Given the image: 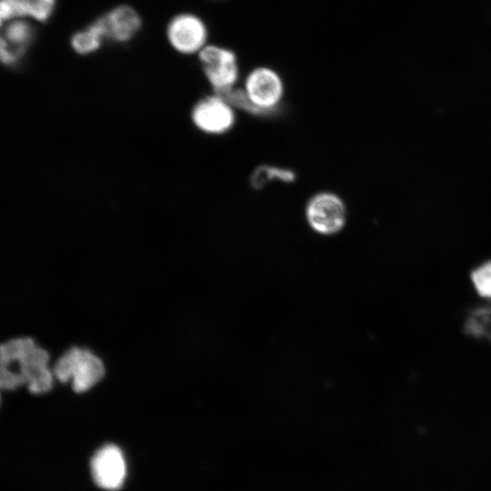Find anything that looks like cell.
Segmentation results:
<instances>
[{
  "label": "cell",
  "instance_id": "11",
  "mask_svg": "<svg viewBox=\"0 0 491 491\" xmlns=\"http://www.w3.org/2000/svg\"><path fill=\"white\" fill-rule=\"evenodd\" d=\"M57 0H0V25L13 19L45 24L55 14Z\"/></svg>",
  "mask_w": 491,
  "mask_h": 491
},
{
  "label": "cell",
  "instance_id": "7",
  "mask_svg": "<svg viewBox=\"0 0 491 491\" xmlns=\"http://www.w3.org/2000/svg\"><path fill=\"white\" fill-rule=\"evenodd\" d=\"M194 124L210 135H222L235 124V108L221 95L214 93L199 99L192 110Z\"/></svg>",
  "mask_w": 491,
  "mask_h": 491
},
{
  "label": "cell",
  "instance_id": "1",
  "mask_svg": "<svg viewBox=\"0 0 491 491\" xmlns=\"http://www.w3.org/2000/svg\"><path fill=\"white\" fill-rule=\"evenodd\" d=\"M48 353L38 347L33 339L20 337L0 346V365L15 364V373H0L2 389L12 390L26 385L31 393H45L51 389L53 375L47 366Z\"/></svg>",
  "mask_w": 491,
  "mask_h": 491
},
{
  "label": "cell",
  "instance_id": "10",
  "mask_svg": "<svg viewBox=\"0 0 491 491\" xmlns=\"http://www.w3.org/2000/svg\"><path fill=\"white\" fill-rule=\"evenodd\" d=\"M94 482L102 489H119L126 476V463L122 450L106 444L95 451L90 463Z\"/></svg>",
  "mask_w": 491,
  "mask_h": 491
},
{
  "label": "cell",
  "instance_id": "8",
  "mask_svg": "<svg viewBox=\"0 0 491 491\" xmlns=\"http://www.w3.org/2000/svg\"><path fill=\"white\" fill-rule=\"evenodd\" d=\"M105 41L125 45L141 32L144 20L136 8L128 4L116 5L95 18Z\"/></svg>",
  "mask_w": 491,
  "mask_h": 491
},
{
  "label": "cell",
  "instance_id": "15",
  "mask_svg": "<svg viewBox=\"0 0 491 491\" xmlns=\"http://www.w3.org/2000/svg\"><path fill=\"white\" fill-rule=\"evenodd\" d=\"M469 277L476 294L491 301V259L476 266Z\"/></svg>",
  "mask_w": 491,
  "mask_h": 491
},
{
  "label": "cell",
  "instance_id": "13",
  "mask_svg": "<svg viewBox=\"0 0 491 491\" xmlns=\"http://www.w3.org/2000/svg\"><path fill=\"white\" fill-rule=\"evenodd\" d=\"M463 331L470 337L491 343V302L475 306L466 313Z\"/></svg>",
  "mask_w": 491,
  "mask_h": 491
},
{
  "label": "cell",
  "instance_id": "16",
  "mask_svg": "<svg viewBox=\"0 0 491 491\" xmlns=\"http://www.w3.org/2000/svg\"><path fill=\"white\" fill-rule=\"evenodd\" d=\"M209 1L219 2V1H222V0H209Z\"/></svg>",
  "mask_w": 491,
  "mask_h": 491
},
{
  "label": "cell",
  "instance_id": "6",
  "mask_svg": "<svg viewBox=\"0 0 491 491\" xmlns=\"http://www.w3.org/2000/svg\"><path fill=\"white\" fill-rule=\"evenodd\" d=\"M306 221L319 235H332L345 227L347 209L343 199L332 192H319L306 203Z\"/></svg>",
  "mask_w": 491,
  "mask_h": 491
},
{
  "label": "cell",
  "instance_id": "14",
  "mask_svg": "<svg viewBox=\"0 0 491 491\" xmlns=\"http://www.w3.org/2000/svg\"><path fill=\"white\" fill-rule=\"evenodd\" d=\"M295 179L296 174L291 169L273 165H261L254 170L250 182L254 188L259 189L271 180L291 183Z\"/></svg>",
  "mask_w": 491,
  "mask_h": 491
},
{
  "label": "cell",
  "instance_id": "5",
  "mask_svg": "<svg viewBox=\"0 0 491 491\" xmlns=\"http://www.w3.org/2000/svg\"><path fill=\"white\" fill-rule=\"evenodd\" d=\"M53 374L60 382L72 380V387L81 393L95 386L104 376L100 358L88 349L73 346L56 361Z\"/></svg>",
  "mask_w": 491,
  "mask_h": 491
},
{
  "label": "cell",
  "instance_id": "4",
  "mask_svg": "<svg viewBox=\"0 0 491 491\" xmlns=\"http://www.w3.org/2000/svg\"><path fill=\"white\" fill-rule=\"evenodd\" d=\"M241 88L259 115H268L277 109L286 94L281 74L268 65H257L242 77Z\"/></svg>",
  "mask_w": 491,
  "mask_h": 491
},
{
  "label": "cell",
  "instance_id": "3",
  "mask_svg": "<svg viewBox=\"0 0 491 491\" xmlns=\"http://www.w3.org/2000/svg\"><path fill=\"white\" fill-rule=\"evenodd\" d=\"M169 47L182 56H197L211 42L210 28L205 19L192 11L173 15L165 27Z\"/></svg>",
  "mask_w": 491,
  "mask_h": 491
},
{
  "label": "cell",
  "instance_id": "9",
  "mask_svg": "<svg viewBox=\"0 0 491 491\" xmlns=\"http://www.w3.org/2000/svg\"><path fill=\"white\" fill-rule=\"evenodd\" d=\"M35 25L25 19L1 24L0 60L4 65H16L25 58L36 36Z\"/></svg>",
  "mask_w": 491,
  "mask_h": 491
},
{
  "label": "cell",
  "instance_id": "12",
  "mask_svg": "<svg viewBox=\"0 0 491 491\" xmlns=\"http://www.w3.org/2000/svg\"><path fill=\"white\" fill-rule=\"evenodd\" d=\"M105 42L103 31L95 18L85 26L73 32L69 38L71 50L80 56L96 53Z\"/></svg>",
  "mask_w": 491,
  "mask_h": 491
},
{
  "label": "cell",
  "instance_id": "2",
  "mask_svg": "<svg viewBox=\"0 0 491 491\" xmlns=\"http://www.w3.org/2000/svg\"><path fill=\"white\" fill-rule=\"evenodd\" d=\"M196 58L214 93L224 94L239 85L242 80L240 60L233 48L210 42Z\"/></svg>",
  "mask_w": 491,
  "mask_h": 491
}]
</instances>
